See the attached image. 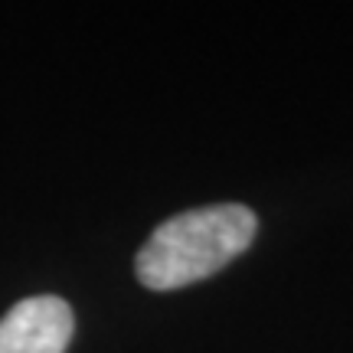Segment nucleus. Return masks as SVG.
I'll use <instances>...</instances> for the list:
<instances>
[{"instance_id": "f03ea898", "label": "nucleus", "mask_w": 353, "mask_h": 353, "mask_svg": "<svg viewBox=\"0 0 353 353\" xmlns=\"http://www.w3.org/2000/svg\"><path fill=\"white\" fill-rule=\"evenodd\" d=\"M72 330L76 317L63 298H23L0 317V353H65Z\"/></svg>"}, {"instance_id": "f257e3e1", "label": "nucleus", "mask_w": 353, "mask_h": 353, "mask_svg": "<svg viewBox=\"0 0 353 353\" xmlns=\"http://www.w3.org/2000/svg\"><path fill=\"white\" fill-rule=\"evenodd\" d=\"M259 219L242 203H216L164 219L141 245L134 272L144 288L174 291L216 275L255 239Z\"/></svg>"}]
</instances>
